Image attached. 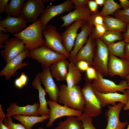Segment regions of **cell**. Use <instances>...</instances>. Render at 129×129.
I'll list each match as a JSON object with an SVG mask.
<instances>
[{"mask_svg": "<svg viewBox=\"0 0 129 129\" xmlns=\"http://www.w3.org/2000/svg\"><path fill=\"white\" fill-rule=\"evenodd\" d=\"M28 22L21 15L17 17L7 16L0 21V24L7 29L8 32L14 34L19 33L26 27Z\"/></svg>", "mask_w": 129, "mask_h": 129, "instance_id": "obj_21", "label": "cell"}, {"mask_svg": "<svg viewBox=\"0 0 129 129\" xmlns=\"http://www.w3.org/2000/svg\"><path fill=\"white\" fill-rule=\"evenodd\" d=\"M125 91L128 96V100L126 103L124 105L123 109L124 111H127L129 110V89L126 90Z\"/></svg>", "mask_w": 129, "mask_h": 129, "instance_id": "obj_48", "label": "cell"}, {"mask_svg": "<svg viewBox=\"0 0 129 129\" xmlns=\"http://www.w3.org/2000/svg\"><path fill=\"white\" fill-rule=\"evenodd\" d=\"M108 73L110 77L118 75L125 79L129 75V61L124 58L109 55Z\"/></svg>", "mask_w": 129, "mask_h": 129, "instance_id": "obj_12", "label": "cell"}, {"mask_svg": "<svg viewBox=\"0 0 129 129\" xmlns=\"http://www.w3.org/2000/svg\"><path fill=\"white\" fill-rule=\"evenodd\" d=\"M28 80L27 76L24 73L22 72L20 76L15 80L14 85L17 87L21 88L26 85Z\"/></svg>", "mask_w": 129, "mask_h": 129, "instance_id": "obj_39", "label": "cell"}, {"mask_svg": "<svg viewBox=\"0 0 129 129\" xmlns=\"http://www.w3.org/2000/svg\"><path fill=\"white\" fill-rule=\"evenodd\" d=\"M47 102L50 110L49 121L46 125L47 127L52 126L54 122L59 118L66 116L78 117L82 114L81 111L61 105L51 100H48Z\"/></svg>", "mask_w": 129, "mask_h": 129, "instance_id": "obj_10", "label": "cell"}, {"mask_svg": "<svg viewBox=\"0 0 129 129\" xmlns=\"http://www.w3.org/2000/svg\"><path fill=\"white\" fill-rule=\"evenodd\" d=\"M92 14L88 6L70 11L66 15L59 18L63 23L60 28L67 27L74 22L80 20L87 21Z\"/></svg>", "mask_w": 129, "mask_h": 129, "instance_id": "obj_20", "label": "cell"}, {"mask_svg": "<svg viewBox=\"0 0 129 129\" xmlns=\"http://www.w3.org/2000/svg\"><path fill=\"white\" fill-rule=\"evenodd\" d=\"M42 30L40 19L27 27L21 32L13 34L22 40L26 49L30 51L44 45Z\"/></svg>", "mask_w": 129, "mask_h": 129, "instance_id": "obj_1", "label": "cell"}, {"mask_svg": "<svg viewBox=\"0 0 129 129\" xmlns=\"http://www.w3.org/2000/svg\"><path fill=\"white\" fill-rule=\"evenodd\" d=\"M86 21L93 26L96 25L104 26L103 17L100 15L98 12L92 13L88 20Z\"/></svg>", "mask_w": 129, "mask_h": 129, "instance_id": "obj_34", "label": "cell"}, {"mask_svg": "<svg viewBox=\"0 0 129 129\" xmlns=\"http://www.w3.org/2000/svg\"><path fill=\"white\" fill-rule=\"evenodd\" d=\"M124 104L119 102L114 106L108 105V109L106 112L107 124L105 129H125L128 122H121L119 119L120 111Z\"/></svg>", "mask_w": 129, "mask_h": 129, "instance_id": "obj_14", "label": "cell"}, {"mask_svg": "<svg viewBox=\"0 0 129 129\" xmlns=\"http://www.w3.org/2000/svg\"><path fill=\"white\" fill-rule=\"evenodd\" d=\"M120 5L123 10H126L129 9V1L127 0H119Z\"/></svg>", "mask_w": 129, "mask_h": 129, "instance_id": "obj_46", "label": "cell"}, {"mask_svg": "<svg viewBox=\"0 0 129 129\" xmlns=\"http://www.w3.org/2000/svg\"><path fill=\"white\" fill-rule=\"evenodd\" d=\"M122 7L120 5L113 0H105L103 7L98 14L104 17L113 14Z\"/></svg>", "mask_w": 129, "mask_h": 129, "instance_id": "obj_31", "label": "cell"}, {"mask_svg": "<svg viewBox=\"0 0 129 129\" xmlns=\"http://www.w3.org/2000/svg\"><path fill=\"white\" fill-rule=\"evenodd\" d=\"M29 52L28 50L26 49L6 64L0 71V76L4 77L6 80L9 81L15 75L18 70L28 65V63H23L22 61L25 58L28 57Z\"/></svg>", "mask_w": 129, "mask_h": 129, "instance_id": "obj_13", "label": "cell"}, {"mask_svg": "<svg viewBox=\"0 0 129 129\" xmlns=\"http://www.w3.org/2000/svg\"><path fill=\"white\" fill-rule=\"evenodd\" d=\"M3 123L9 129H26L21 123H14L10 117L6 116Z\"/></svg>", "mask_w": 129, "mask_h": 129, "instance_id": "obj_36", "label": "cell"}, {"mask_svg": "<svg viewBox=\"0 0 129 129\" xmlns=\"http://www.w3.org/2000/svg\"><path fill=\"white\" fill-rule=\"evenodd\" d=\"M48 0H28L24 3L20 15L28 22L33 23L37 20L39 15L45 9L44 3Z\"/></svg>", "mask_w": 129, "mask_h": 129, "instance_id": "obj_9", "label": "cell"}, {"mask_svg": "<svg viewBox=\"0 0 129 129\" xmlns=\"http://www.w3.org/2000/svg\"><path fill=\"white\" fill-rule=\"evenodd\" d=\"M124 58L129 61V43H126L124 53Z\"/></svg>", "mask_w": 129, "mask_h": 129, "instance_id": "obj_47", "label": "cell"}, {"mask_svg": "<svg viewBox=\"0 0 129 129\" xmlns=\"http://www.w3.org/2000/svg\"><path fill=\"white\" fill-rule=\"evenodd\" d=\"M39 104L38 102L23 107L18 106L16 102L12 103L6 109V116L10 117L17 115L39 116Z\"/></svg>", "mask_w": 129, "mask_h": 129, "instance_id": "obj_17", "label": "cell"}, {"mask_svg": "<svg viewBox=\"0 0 129 129\" xmlns=\"http://www.w3.org/2000/svg\"><path fill=\"white\" fill-rule=\"evenodd\" d=\"M0 129H9L3 123H0Z\"/></svg>", "mask_w": 129, "mask_h": 129, "instance_id": "obj_51", "label": "cell"}, {"mask_svg": "<svg viewBox=\"0 0 129 129\" xmlns=\"http://www.w3.org/2000/svg\"><path fill=\"white\" fill-rule=\"evenodd\" d=\"M8 0H0V13L5 12V8L8 3Z\"/></svg>", "mask_w": 129, "mask_h": 129, "instance_id": "obj_44", "label": "cell"}, {"mask_svg": "<svg viewBox=\"0 0 129 129\" xmlns=\"http://www.w3.org/2000/svg\"><path fill=\"white\" fill-rule=\"evenodd\" d=\"M106 31L104 26L96 25L93 27L91 34L93 38L95 39L100 38Z\"/></svg>", "mask_w": 129, "mask_h": 129, "instance_id": "obj_35", "label": "cell"}, {"mask_svg": "<svg viewBox=\"0 0 129 129\" xmlns=\"http://www.w3.org/2000/svg\"><path fill=\"white\" fill-rule=\"evenodd\" d=\"M85 21L81 20L74 22L61 34L63 45L70 54L73 48L78 30L82 27Z\"/></svg>", "mask_w": 129, "mask_h": 129, "instance_id": "obj_18", "label": "cell"}, {"mask_svg": "<svg viewBox=\"0 0 129 129\" xmlns=\"http://www.w3.org/2000/svg\"><path fill=\"white\" fill-rule=\"evenodd\" d=\"M74 9L82 8L88 5V0H71Z\"/></svg>", "mask_w": 129, "mask_h": 129, "instance_id": "obj_40", "label": "cell"}, {"mask_svg": "<svg viewBox=\"0 0 129 129\" xmlns=\"http://www.w3.org/2000/svg\"><path fill=\"white\" fill-rule=\"evenodd\" d=\"M77 117L82 122L83 129H96L93 124L92 117L84 113Z\"/></svg>", "mask_w": 129, "mask_h": 129, "instance_id": "obj_33", "label": "cell"}, {"mask_svg": "<svg viewBox=\"0 0 129 129\" xmlns=\"http://www.w3.org/2000/svg\"><path fill=\"white\" fill-rule=\"evenodd\" d=\"M82 75L76 64L70 62L69 64L68 72L66 81L69 88H71L77 85L82 79Z\"/></svg>", "mask_w": 129, "mask_h": 129, "instance_id": "obj_25", "label": "cell"}, {"mask_svg": "<svg viewBox=\"0 0 129 129\" xmlns=\"http://www.w3.org/2000/svg\"><path fill=\"white\" fill-rule=\"evenodd\" d=\"M54 129H83V127L82 122L77 117L71 116L59 122Z\"/></svg>", "mask_w": 129, "mask_h": 129, "instance_id": "obj_29", "label": "cell"}, {"mask_svg": "<svg viewBox=\"0 0 129 129\" xmlns=\"http://www.w3.org/2000/svg\"><path fill=\"white\" fill-rule=\"evenodd\" d=\"M58 102L72 109L83 111L85 102L80 86L77 85L70 88L67 85H61Z\"/></svg>", "mask_w": 129, "mask_h": 129, "instance_id": "obj_2", "label": "cell"}, {"mask_svg": "<svg viewBox=\"0 0 129 129\" xmlns=\"http://www.w3.org/2000/svg\"><path fill=\"white\" fill-rule=\"evenodd\" d=\"M93 27L86 21L84 22L80 32L77 34L73 48L70 54L68 59L70 62H73L78 52L87 42Z\"/></svg>", "mask_w": 129, "mask_h": 129, "instance_id": "obj_16", "label": "cell"}, {"mask_svg": "<svg viewBox=\"0 0 129 129\" xmlns=\"http://www.w3.org/2000/svg\"><path fill=\"white\" fill-rule=\"evenodd\" d=\"M97 78L92 83L94 90L102 93L118 91L124 93L126 90L129 89L126 80L122 81L117 84L112 81L104 78L103 76L97 70Z\"/></svg>", "mask_w": 129, "mask_h": 129, "instance_id": "obj_7", "label": "cell"}, {"mask_svg": "<svg viewBox=\"0 0 129 129\" xmlns=\"http://www.w3.org/2000/svg\"><path fill=\"white\" fill-rule=\"evenodd\" d=\"M127 81L128 86H129V75H128L125 78Z\"/></svg>", "mask_w": 129, "mask_h": 129, "instance_id": "obj_52", "label": "cell"}, {"mask_svg": "<svg viewBox=\"0 0 129 129\" xmlns=\"http://www.w3.org/2000/svg\"><path fill=\"white\" fill-rule=\"evenodd\" d=\"M94 90L102 107H103L110 105L114 106L116 104V102H117L125 105L127 101L128 96L125 91L123 94H121L117 92L102 93Z\"/></svg>", "mask_w": 129, "mask_h": 129, "instance_id": "obj_22", "label": "cell"}, {"mask_svg": "<svg viewBox=\"0 0 129 129\" xmlns=\"http://www.w3.org/2000/svg\"><path fill=\"white\" fill-rule=\"evenodd\" d=\"M38 129H44L42 127H40Z\"/></svg>", "mask_w": 129, "mask_h": 129, "instance_id": "obj_54", "label": "cell"}, {"mask_svg": "<svg viewBox=\"0 0 129 129\" xmlns=\"http://www.w3.org/2000/svg\"><path fill=\"white\" fill-rule=\"evenodd\" d=\"M28 57L37 60L43 69L49 68L53 64L61 59L67 58L44 46L29 51Z\"/></svg>", "mask_w": 129, "mask_h": 129, "instance_id": "obj_4", "label": "cell"}, {"mask_svg": "<svg viewBox=\"0 0 129 129\" xmlns=\"http://www.w3.org/2000/svg\"><path fill=\"white\" fill-rule=\"evenodd\" d=\"M85 80L86 82H91L97 77L96 70L93 67L90 66L86 71Z\"/></svg>", "mask_w": 129, "mask_h": 129, "instance_id": "obj_38", "label": "cell"}, {"mask_svg": "<svg viewBox=\"0 0 129 129\" xmlns=\"http://www.w3.org/2000/svg\"><path fill=\"white\" fill-rule=\"evenodd\" d=\"M69 63L66 59L59 60L52 64L49 68L53 77L58 81H65Z\"/></svg>", "mask_w": 129, "mask_h": 129, "instance_id": "obj_24", "label": "cell"}, {"mask_svg": "<svg viewBox=\"0 0 129 129\" xmlns=\"http://www.w3.org/2000/svg\"><path fill=\"white\" fill-rule=\"evenodd\" d=\"M123 35L124 40L126 43H129V24H127L126 30Z\"/></svg>", "mask_w": 129, "mask_h": 129, "instance_id": "obj_45", "label": "cell"}, {"mask_svg": "<svg viewBox=\"0 0 129 129\" xmlns=\"http://www.w3.org/2000/svg\"><path fill=\"white\" fill-rule=\"evenodd\" d=\"M3 46L4 49L1 50L0 54L6 64L26 50L22 41L15 37L5 42Z\"/></svg>", "mask_w": 129, "mask_h": 129, "instance_id": "obj_11", "label": "cell"}, {"mask_svg": "<svg viewBox=\"0 0 129 129\" xmlns=\"http://www.w3.org/2000/svg\"><path fill=\"white\" fill-rule=\"evenodd\" d=\"M107 46L117 41L123 40V35L121 32L106 31L100 38Z\"/></svg>", "mask_w": 129, "mask_h": 129, "instance_id": "obj_32", "label": "cell"}, {"mask_svg": "<svg viewBox=\"0 0 129 129\" xmlns=\"http://www.w3.org/2000/svg\"><path fill=\"white\" fill-rule=\"evenodd\" d=\"M95 1L98 5L101 6L104 5L105 1V0H95Z\"/></svg>", "mask_w": 129, "mask_h": 129, "instance_id": "obj_49", "label": "cell"}, {"mask_svg": "<svg viewBox=\"0 0 129 129\" xmlns=\"http://www.w3.org/2000/svg\"><path fill=\"white\" fill-rule=\"evenodd\" d=\"M74 9L71 0H67L57 5L50 4L41 14L40 19L42 31L46 27L48 22L57 16Z\"/></svg>", "mask_w": 129, "mask_h": 129, "instance_id": "obj_8", "label": "cell"}, {"mask_svg": "<svg viewBox=\"0 0 129 129\" xmlns=\"http://www.w3.org/2000/svg\"><path fill=\"white\" fill-rule=\"evenodd\" d=\"M42 33L45 39L44 46L64 55L67 58H69L70 54L63 45L61 35L55 26L52 24L48 25L42 31Z\"/></svg>", "mask_w": 129, "mask_h": 129, "instance_id": "obj_5", "label": "cell"}, {"mask_svg": "<svg viewBox=\"0 0 129 129\" xmlns=\"http://www.w3.org/2000/svg\"><path fill=\"white\" fill-rule=\"evenodd\" d=\"M96 46L92 63L90 66L103 76H108L109 54L107 46L100 39H96Z\"/></svg>", "mask_w": 129, "mask_h": 129, "instance_id": "obj_6", "label": "cell"}, {"mask_svg": "<svg viewBox=\"0 0 129 129\" xmlns=\"http://www.w3.org/2000/svg\"><path fill=\"white\" fill-rule=\"evenodd\" d=\"M87 5L90 11L92 13L97 12L98 5L95 0H89Z\"/></svg>", "mask_w": 129, "mask_h": 129, "instance_id": "obj_42", "label": "cell"}, {"mask_svg": "<svg viewBox=\"0 0 129 129\" xmlns=\"http://www.w3.org/2000/svg\"><path fill=\"white\" fill-rule=\"evenodd\" d=\"M81 91L85 102L83 111L92 118L101 114L102 106L95 93L92 82H86L81 89Z\"/></svg>", "mask_w": 129, "mask_h": 129, "instance_id": "obj_3", "label": "cell"}, {"mask_svg": "<svg viewBox=\"0 0 129 129\" xmlns=\"http://www.w3.org/2000/svg\"><path fill=\"white\" fill-rule=\"evenodd\" d=\"M10 37L9 34L0 31V48H3V43L8 39Z\"/></svg>", "mask_w": 129, "mask_h": 129, "instance_id": "obj_43", "label": "cell"}, {"mask_svg": "<svg viewBox=\"0 0 129 129\" xmlns=\"http://www.w3.org/2000/svg\"><path fill=\"white\" fill-rule=\"evenodd\" d=\"M13 118L20 122L26 129H32L33 126L36 123L45 121L49 118V115L41 116H27L17 115L13 117Z\"/></svg>", "mask_w": 129, "mask_h": 129, "instance_id": "obj_27", "label": "cell"}, {"mask_svg": "<svg viewBox=\"0 0 129 129\" xmlns=\"http://www.w3.org/2000/svg\"><path fill=\"white\" fill-rule=\"evenodd\" d=\"M128 115L129 117V113H128ZM126 129H129V124L128 125Z\"/></svg>", "mask_w": 129, "mask_h": 129, "instance_id": "obj_53", "label": "cell"}, {"mask_svg": "<svg viewBox=\"0 0 129 129\" xmlns=\"http://www.w3.org/2000/svg\"><path fill=\"white\" fill-rule=\"evenodd\" d=\"M0 31H2L5 33H7L8 32L7 29L3 27L0 24Z\"/></svg>", "mask_w": 129, "mask_h": 129, "instance_id": "obj_50", "label": "cell"}, {"mask_svg": "<svg viewBox=\"0 0 129 129\" xmlns=\"http://www.w3.org/2000/svg\"><path fill=\"white\" fill-rule=\"evenodd\" d=\"M25 0H11L6 6L5 13L7 16L17 17L20 15Z\"/></svg>", "mask_w": 129, "mask_h": 129, "instance_id": "obj_28", "label": "cell"}, {"mask_svg": "<svg viewBox=\"0 0 129 129\" xmlns=\"http://www.w3.org/2000/svg\"><path fill=\"white\" fill-rule=\"evenodd\" d=\"M115 17L129 24V9L126 10L119 9L113 14Z\"/></svg>", "mask_w": 129, "mask_h": 129, "instance_id": "obj_37", "label": "cell"}, {"mask_svg": "<svg viewBox=\"0 0 129 129\" xmlns=\"http://www.w3.org/2000/svg\"><path fill=\"white\" fill-rule=\"evenodd\" d=\"M126 43L124 40L118 41L107 46L109 55L124 58V49Z\"/></svg>", "mask_w": 129, "mask_h": 129, "instance_id": "obj_30", "label": "cell"}, {"mask_svg": "<svg viewBox=\"0 0 129 129\" xmlns=\"http://www.w3.org/2000/svg\"><path fill=\"white\" fill-rule=\"evenodd\" d=\"M96 46V39L91 33L87 42L77 53L73 62L75 64L80 61H84L91 66L93 62Z\"/></svg>", "mask_w": 129, "mask_h": 129, "instance_id": "obj_19", "label": "cell"}, {"mask_svg": "<svg viewBox=\"0 0 129 129\" xmlns=\"http://www.w3.org/2000/svg\"><path fill=\"white\" fill-rule=\"evenodd\" d=\"M81 71H86L90 66L88 63L84 61L81 60L75 64Z\"/></svg>", "mask_w": 129, "mask_h": 129, "instance_id": "obj_41", "label": "cell"}, {"mask_svg": "<svg viewBox=\"0 0 129 129\" xmlns=\"http://www.w3.org/2000/svg\"><path fill=\"white\" fill-rule=\"evenodd\" d=\"M32 85L34 88L38 91L39 102L38 111L39 115H49L50 110L47 107V102L45 98L46 92L42 86L39 77L37 74L32 82Z\"/></svg>", "mask_w": 129, "mask_h": 129, "instance_id": "obj_23", "label": "cell"}, {"mask_svg": "<svg viewBox=\"0 0 129 129\" xmlns=\"http://www.w3.org/2000/svg\"><path fill=\"white\" fill-rule=\"evenodd\" d=\"M104 26L107 31L124 32L127 24L120 19L110 16L103 17Z\"/></svg>", "mask_w": 129, "mask_h": 129, "instance_id": "obj_26", "label": "cell"}, {"mask_svg": "<svg viewBox=\"0 0 129 129\" xmlns=\"http://www.w3.org/2000/svg\"><path fill=\"white\" fill-rule=\"evenodd\" d=\"M37 74L41 84L44 86L51 100L57 102L59 89L54 81L49 67L43 69L41 72Z\"/></svg>", "mask_w": 129, "mask_h": 129, "instance_id": "obj_15", "label": "cell"}]
</instances>
